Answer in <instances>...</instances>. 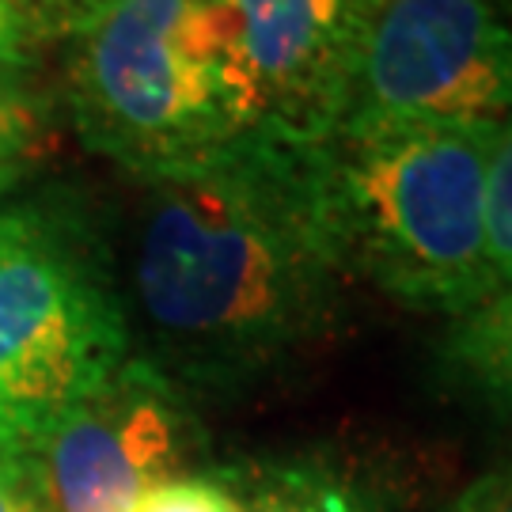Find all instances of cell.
I'll list each match as a JSON object with an SVG mask.
<instances>
[{
	"mask_svg": "<svg viewBox=\"0 0 512 512\" xmlns=\"http://www.w3.org/2000/svg\"><path fill=\"white\" fill-rule=\"evenodd\" d=\"M198 414L175 384L129 357L23 463L38 512H133L202 456Z\"/></svg>",
	"mask_w": 512,
	"mask_h": 512,
	"instance_id": "cell-6",
	"label": "cell"
},
{
	"mask_svg": "<svg viewBox=\"0 0 512 512\" xmlns=\"http://www.w3.org/2000/svg\"><path fill=\"white\" fill-rule=\"evenodd\" d=\"M23 31H27L23 16H19L8 0H0V65H8V61H16L19 57Z\"/></svg>",
	"mask_w": 512,
	"mask_h": 512,
	"instance_id": "cell-15",
	"label": "cell"
},
{
	"mask_svg": "<svg viewBox=\"0 0 512 512\" xmlns=\"http://www.w3.org/2000/svg\"><path fill=\"white\" fill-rule=\"evenodd\" d=\"M80 137L118 171H152L251 133L220 0H95L69 65Z\"/></svg>",
	"mask_w": 512,
	"mask_h": 512,
	"instance_id": "cell-3",
	"label": "cell"
},
{
	"mask_svg": "<svg viewBox=\"0 0 512 512\" xmlns=\"http://www.w3.org/2000/svg\"><path fill=\"white\" fill-rule=\"evenodd\" d=\"M251 126L330 141L346 122L372 0H220Z\"/></svg>",
	"mask_w": 512,
	"mask_h": 512,
	"instance_id": "cell-7",
	"label": "cell"
},
{
	"mask_svg": "<svg viewBox=\"0 0 512 512\" xmlns=\"http://www.w3.org/2000/svg\"><path fill=\"white\" fill-rule=\"evenodd\" d=\"M133 512H243L239 497L232 494V486L220 478V471L213 475H175L152 486Z\"/></svg>",
	"mask_w": 512,
	"mask_h": 512,
	"instance_id": "cell-11",
	"label": "cell"
},
{
	"mask_svg": "<svg viewBox=\"0 0 512 512\" xmlns=\"http://www.w3.org/2000/svg\"><path fill=\"white\" fill-rule=\"evenodd\" d=\"M84 4H88V8H92V4H95V0H84Z\"/></svg>",
	"mask_w": 512,
	"mask_h": 512,
	"instance_id": "cell-18",
	"label": "cell"
},
{
	"mask_svg": "<svg viewBox=\"0 0 512 512\" xmlns=\"http://www.w3.org/2000/svg\"><path fill=\"white\" fill-rule=\"evenodd\" d=\"M38 133V107L16 84L0 80V164H16Z\"/></svg>",
	"mask_w": 512,
	"mask_h": 512,
	"instance_id": "cell-12",
	"label": "cell"
},
{
	"mask_svg": "<svg viewBox=\"0 0 512 512\" xmlns=\"http://www.w3.org/2000/svg\"><path fill=\"white\" fill-rule=\"evenodd\" d=\"M243 512H399L395 486L368 463L327 452L224 467Z\"/></svg>",
	"mask_w": 512,
	"mask_h": 512,
	"instance_id": "cell-8",
	"label": "cell"
},
{
	"mask_svg": "<svg viewBox=\"0 0 512 512\" xmlns=\"http://www.w3.org/2000/svg\"><path fill=\"white\" fill-rule=\"evenodd\" d=\"M497 133L486 122H384L323 141L330 217L353 281L444 319L497 293L486 251Z\"/></svg>",
	"mask_w": 512,
	"mask_h": 512,
	"instance_id": "cell-2",
	"label": "cell"
},
{
	"mask_svg": "<svg viewBox=\"0 0 512 512\" xmlns=\"http://www.w3.org/2000/svg\"><path fill=\"white\" fill-rule=\"evenodd\" d=\"M440 380L478 410L512 421V289L448 319L437 346Z\"/></svg>",
	"mask_w": 512,
	"mask_h": 512,
	"instance_id": "cell-9",
	"label": "cell"
},
{
	"mask_svg": "<svg viewBox=\"0 0 512 512\" xmlns=\"http://www.w3.org/2000/svg\"><path fill=\"white\" fill-rule=\"evenodd\" d=\"M126 361L92 217L61 202L0 209V456H31Z\"/></svg>",
	"mask_w": 512,
	"mask_h": 512,
	"instance_id": "cell-4",
	"label": "cell"
},
{
	"mask_svg": "<svg viewBox=\"0 0 512 512\" xmlns=\"http://www.w3.org/2000/svg\"><path fill=\"white\" fill-rule=\"evenodd\" d=\"M0 512H38L35 490L27 482L23 463L4 456H0Z\"/></svg>",
	"mask_w": 512,
	"mask_h": 512,
	"instance_id": "cell-14",
	"label": "cell"
},
{
	"mask_svg": "<svg viewBox=\"0 0 512 512\" xmlns=\"http://www.w3.org/2000/svg\"><path fill=\"white\" fill-rule=\"evenodd\" d=\"M129 357L186 399L270 384L342 327L353 274L323 141L251 129L179 164L122 171L95 224Z\"/></svg>",
	"mask_w": 512,
	"mask_h": 512,
	"instance_id": "cell-1",
	"label": "cell"
},
{
	"mask_svg": "<svg viewBox=\"0 0 512 512\" xmlns=\"http://www.w3.org/2000/svg\"><path fill=\"white\" fill-rule=\"evenodd\" d=\"M448 512H512V459L486 471Z\"/></svg>",
	"mask_w": 512,
	"mask_h": 512,
	"instance_id": "cell-13",
	"label": "cell"
},
{
	"mask_svg": "<svg viewBox=\"0 0 512 512\" xmlns=\"http://www.w3.org/2000/svg\"><path fill=\"white\" fill-rule=\"evenodd\" d=\"M486 251L497 293L512 289V122L501 126L486 167Z\"/></svg>",
	"mask_w": 512,
	"mask_h": 512,
	"instance_id": "cell-10",
	"label": "cell"
},
{
	"mask_svg": "<svg viewBox=\"0 0 512 512\" xmlns=\"http://www.w3.org/2000/svg\"><path fill=\"white\" fill-rule=\"evenodd\" d=\"M16 183H19V164H0V202L12 194Z\"/></svg>",
	"mask_w": 512,
	"mask_h": 512,
	"instance_id": "cell-17",
	"label": "cell"
},
{
	"mask_svg": "<svg viewBox=\"0 0 512 512\" xmlns=\"http://www.w3.org/2000/svg\"><path fill=\"white\" fill-rule=\"evenodd\" d=\"M512 122V0H372L346 126Z\"/></svg>",
	"mask_w": 512,
	"mask_h": 512,
	"instance_id": "cell-5",
	"label": "cell"
},
{
	"mask_svg": "<svg viewBox=\"0 0 512 512\" xmlns=\"http://www.w3.org/2000/svg\"><path fill=\"white\" fill-rule=\"evenodd\" d=\"M16 8L23 23H31V16H65V12H88L84 0H8Z\"/></svg>",
	"mask_w": 512,
	"mask_h": 512,
	"instance_id": "cell-16",
	"label": "cell"
}]
</instances>
